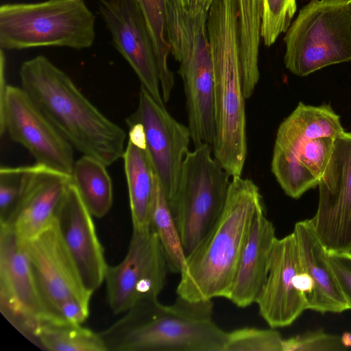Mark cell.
Here are the masks:
<instances>
[{"instance_id": "cell-1", "label": "cell", "mask_w": 351, "mask_h": 351, "mask_svg": "<svg viewBox=\"0 0 351 351\" xmlns=\"http://www.w3.org/2000/svg\"><path fill=\"white\" fill-rule=\"evenodd\" d=\"M21 87L73 147L111 165L123 157L125 131L106 117L47 57L24 61Z\"/></svg>"}, {"instance_id": "cell-2", "label": "cell", "mask_w": 351, "mask_h": 351, "mask_svg": "<svg viewBox=\"0 0 351 351\" xmlns=\"http://www.w3.org/2000/svg\"><path fill=\"white\" fill-rule=\"evenodd\" d=\"M99 333L106 351H223L227 338L213 320L212 300L178 295L171 305L141 300Z\"/></svg>"}, {"instance_id": "cell-3", "label": "cell", "mask_w": 351, "mask_h": 351, "mask_svg": "<svg viewBox=\"0 0 351 351\" xmlns=\"http://www.w3.org/2000/svg\"><path fill=\"white\" fill-rule=\"evenodd\" d=\"M263 206L259 188L252 180L232 178L221 215L186 256L176 289L178 296L193 301L226 298L252 219Z\"/></svg>"}, {"instance_id": "cell-4", "label": "cell", "mask_w": 351, "mask_h": 351, "mask_svg": "<svg viewBox=\"0 0 351 351\" xmlns=\"http://www.w3.org/2000/svg\"><path fill=\"white\" fill-rule=\"evenodd\" d=\"M207 29L215 87L213 156L231 178L241 176L247 147L237 0H213Z\"/></svg>"}, {"instance_id": "cell-5", "label": "cell", "mask_w": 351, "mask_h": 351, "mask_svg": "<svg viewBox=\"0 0 351 351\" xmlns=\"http://www.w3.org/2000/svg\"><path fill=\"white\" fill-rule=\"evenodd\" d=\"M95 38V16L84 0H47L0 6V49L63 47L81 50Z\"/></svg>"}, {"instance_id": "cell-6", "label": "cell", "mask_w": 351, "mask_h": 351, "mask_svg": "<svg viewBox=\"0 0 351 351\" xmlns=\"http://www.w3.org/2000/svg\"><path fill=\"white\" fill-rule=\"evenodd\" d=\"M349 0H311L285 32L286 68L308 75L324 67L351 60Z\"/></svg>"}, {"instance_id": "cell-7", "label": "cell", "mask_w": 351, "mask_h": 351, "mask_svg": "<svg viewBox=\"0 0 351 351\" xmlns=\"http://www.w3.org/2000/svg\"><path fill=\"white\" fill-rule=\"evenodd\" d=\"M231 176L203 143L184 160L176 192L169 202L187 256L208 234L221 215Z\"/></svg>"}, {"instance_id": "cell-8", "label": "cell", "mask_w": 351, "mask_h": 351, "mask_svg": "<svg viewBox=\"0 0 351 351\" xmlns=\"http://www.w3.org/2000/svg\"><path fill=\"white\" fill-rule=\"evenodd\" d=\"M166 258L150 228L133 230L128 252L119 264L108 267L106 300L112 311L125 313L138 302L158 298L166 283Z\"/></svg>"}, {"instance_id": "cell-9", "label": "cell", "mask_w": 351, "mask_h": 351, "mask_svg": "<svg viewBox=\"0 0 351 351\" xmlns=\"http://www.w3.org/2000/svg\"><path fill=\"white\" fill-rule=\"evenodd\" d=\"M22 243L45 313V321L64 322L62 315L70 305L89 304L92 294L85 289L56 222Z\"/></svg>"}, {"instance_id": "cell-10", "label": "cell", "mask_w": 351, "mask_h": 351, "mask_svg": "<svg viewBox=\"0 0 351 351\" xmlns=\"http://www.w3.org/2000/svg\"><path fill=\"white\" fill-rule=\"evenodd\" d=\"M318 187V206L310 222L328 252L351 253V132L335 138Z\"/></svg>"}, {"instance_id": "cell-11", "label": "cell", "mask_w": 351, "mask_h": 351, "mask_svg": "<svg viewBox=\"0 0 351 351\" xmlns=\"http://www.w3.org/2000/svg\"><path fill=\"white\" fill-rule=\"evenodd\" d=\"M7 132L25 147L36 163L71 176L73 147L40 111L25 90L8 84L0 134Z\"/></svg>"}, {"instance_id": "cell-12", "label": "cell", "mask_w": 351, "mask_h": 351, "mask_svg": "<svg viewBox=\"0 0 351 351\" xmlns=\"http://www.w3.org/2000/svg\"><path fill=\"white\" fill-rule=\"evenodd\" d=\"M139 125L145 149L168 202L173 196L191 141L188 126L141 86L138 106L127 119Z\"/></svg>"}, {"instance_id": "cell-13", "label": "cell", "mask_w": 351, "mask_h": 351, "mask_svg": "<svg viewBox=\"0 0 351 351\" xmlns=\"http://www.w3.org/2000/svg\"><path fill=\"white\" fill-rule=\"evenodd\" d=\"M0 310L30 341L36 324L46 320L23 243L5 223H0Z\"/></svg>"}, {"instance_id": "cell-14", "label": "cell", "mask_w": 351, "mask_h": 351, "mask_svg": "<svg viewBox=\"0 0 351 351\" xmlns=\"http://www.w3.org/2000/svg\"><path fill=\"white\" fill-rule=\"evenodd\" d=\"M98 7L115 49L132 68L141 86L164 103L153 42L136 0H98Z\"/></svg>"}, {"instance_id": "cell-15", "label": "cell", "mask_w": 351, "mask_h": 351, "mask_svg": "<svg viewBox=\"0 0 351 351\" xmlns=\"http://www.w3.org/2000/svg\"><path fill=\"white\" fill-rule=\"evenodd\" d=\"M93 217L71 182L55 222L85 289L91 294L104 282L108 267Z\"/></svg>"}, {"instance_id": "cell-16", "label": "cell", "mask_w": 351, "mask_h": 351, "mask_svg": "<svg viewBox=\"0 0 351 351\" xmlns=\"http://www.w3.org/2000/svg\"><path fill=\"white\" fill-rule=\"evenodd\" d=\"M299 268L294 234L276 239L267 279L255 302L261 316L272 328L290 326L306 309L305 300L295 284Z\"/></svg>"}, {"instance_id": "cell-17", "label": "cell", "mask_w": 351, "mask_h": 351, "mask_svg": "<svg viewBox=\"0 0 351 351\" xmlns=\"http://www.w3.org/2000/svg\"><path fill=\"white\" fill-rule=\"evenodd\" d=\"M71 182V176L37 163L28 165L22 193L5 224L21 242L38 237L55 222Z\"/></svg>"}, {"instance_id": "cell-18", "label": "cell", "mask_w": 351, "mask_h": 351, "mask_svg": "<svg viewBox=\"0 0 351 351\" xmlns=\"http://www.w3.org/2000/svg\"><path fill=\"white\" fill-rule=\"evenodd\" d=\"M276 239L275 227L263 206L252 219L226 297L236 306L245 308L256 302L267 279L270 254Z\"/></svg>"}, {"instance_id": "cell-19", "label": "cell", "mask_w": 351, "mask_h": 351, "mask_svg": "<svg viewBox=\"0 0 351 351\" xmlns=\"http://www.w3.org/2000/svg\"><path fill=\"white\" fill-rule=\"evenodd\" d=\"M334 137L322 136L291 147H274L271 169L285 193L293 199L318 186L331 157Z\"/></svg>"}, {"instance_id": "cell-20", "label": "cell", "mask_w": 351, "mask_h": 351, "mask_svg": "<svg viewBox=\"0 0 351 351\" xmlns=\"http://www.w3.org/2000/svg\"><path fill=\"white\" fill-rule=\"evenodd\" d=\"M294 234L300 268L311 278L313 295L306 309L321 313H341L348 309L334 272L328 251L318 238L309 219L295 224Z\"/></svg>"}, {"instance_id": "cell-21", "label": "cell", "mask_w": 351, "mask_h": 351, "mask_svg": "<svg viewBox=\"0 0 351 351\" xmlns=\"http://www.w3.org/2000/svg\"><path fill=\"white\" fill-rule=\"evenodd\" d=\"M128 142L123 154L133 230L150 227L156 173L145 149L144 137L138 124L126 120Z\"/></svg>"}, {"instance_id": "cell-22", "label": "cell", "mask_w": 351, "mask_h": 351, "mask_svg": "<svg viewBox=\"0 0 351 351\" xmlns=\"http://www.w3.org/2000/svg\"><path fill=\"white\" fill-rule=\"evenodd\" d=\"M339 118L329 105L300 102L279 125L274 147H294L322 136L336 138L344 132Z\"/></svg>"}, {"instance_id": "cell-23", "label": "cell", "mask_w": 351, "mask_h": 351, "mask_svg": "<svg viewBox=\"0 0 351 351\" xmlns=\"http://www.w3.org/2000/svg\"><path fill=\"white\" fill-rule=\"evenodd\" d=\"M106 165L92 156L83 155L75 162L71 182L93 217L101 218L110 210L112 184Z\"/></svg>"}, {"instance_id": "cell-24", "label": "cell", "mask_w": 351, "mask_h": 351, "mask_svg": "<svg viewBox=\"0 0 351 351\" xmlns=\"http://www.w3.org/2000/svg\"><path fill=\"white\" fill-rule=\"evenodd\" d=\"M32 341L50 351H106L99 332L69 322H38Z\"/></svg>"}, {"instance_id": "cell-25", "label": "cell", "mask_w": 351, "mask_h": 351, "mask_svg": "<svg viewBox=\"0 0 351 351\" xmlns=\"http://www.w3.org/2000/svg\"><path fill=\"white\" fill-rule=\"evenodd\" d=\"M136 1L144 16L153 42L162 99L164 102H167L173 88L174 76L168 65L171 48L167 32V0H136Z\"/></svg>"}, {"instance_id": "cell-26", "label": "cell", "mask_w": 351, "mask_h": 351, "mask_svg": "<svg viewBox=\"0 0 351 351\" xmlns=\"http://www.w3.org/2000/svg\"><path fill=\"white\" fill-rule=\"evenodd\" d=\"M150 227L158 237L166 258L168 270L180 274L186 255L168 200L157 176L151 210Z\"/></svg>"}, {"instance_id": "cell-27", "label": "cell", "mask_w": 351, "mask_h": 351, "mask_svg": "<svg viewBox=\"0 0 351 351\" xmlns=\"http://www.w3.org/2000/svg\"><path fill=\"white\" fill-rule=\"evenodd\" d=\"M282 339L274 329L242 328L227 332L223 351H282Z\"/></svg>"}, {"instance_id": "cell-28", "label": "cell", "mask_w": 351, "mask_h": 351, "mask_svg": "<svg viewBox=\"0 0 351 351\" xmlns=\"http://www.w3.org/2000/svg\"><path fill=\"white\" fill-rule=\"evenodd\" d=\"M296 10V0H263L261 36L265 46L287 32Z\"/></svg>"}, {"instance_id": "cell-29", "label": "cell", "mask_w": 351, "mask_h": 351, "mask_svg": "<svg viewBox=\"0 0 351 351\" xmlns=\"http://www.w3.org/2000/svg\"><path fill=\"white\" fill-rule=\"evenodd\" d=\"M27 166L0 168V223H6L23 191Z\"/></svg>"}, {"instance_id": "cell-30", "label": "cell", "mask_w": 351, "mask_h": 351, "mask_svg": "<svg viewBox=\"0 0 351 351\" xmlns=\"http://www.w3.org/2000/svg\"><path fill=\"white\" fill-rule=\"evenodd\" d=\"M282 351H345L341 337L323 330L309 331L282 341Z\"/></svg>"}, {"instance_id": "cell-31", "label": "cell", "mask_w": 351, "mask_h": 351, "mask_svg": "<svg viewBox=\"0 0 351 351\" xmlns=\"http://www.w3.org/2000/svg\"><path fill=\"white\" fill-rule=\"evenodd\" d=\"M328 258L348 309H351V253L328 252Z\"/></svg>"}, {"instance_id": "cell-32", "label": "cell", "mask_w": 351, "mask_h": 351, "mask_svg": "<svg viewBox=\"0 0 351 351\" xmlns=\"http://www.w3.org/2000/svg\"><path fill=\"white\" fill-rule=\"evenodd\" d=\"M341 340L346 348L351 347V332H344L341 337Z\"/></svg>"}, {"instance_id": "cell-33", "label": "cell", "mask_w": 351, "mask_h": 351, "mask_svg": "<svg viewBox=\"0 0 351 351\" xmlns=\"http://www.w3.org/2000/svg\"><path fill=\"white\" fill-rule=\"evenodd\" d=\"M348 4L349 8H350V11H351V0H349V1H348Z\"/></svg>"}]
</instances>
